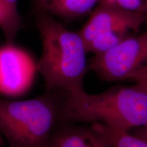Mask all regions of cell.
<instances>
[{
	"mask_svg": "<svg viewBox=\"0 0 147 147\" xmlns=\"http://www.w3.org/2000/svg\"><path fill=\"white\" fill-rule=\"evenodd\" d=\"M36 24L42 41L37 67L46 92L66 93L84 89V78L89 71L88 53L78 33L40 10H37Z\"/></svg>",
	"mask_w": 147,
	"mask_h": 147,
	"instance_id": "6da1fadb",
	"label": "cell"
},
{
	"mask_svg": "<svg viewBox=\"0 0 147 147\" xmlns=\"http://www.w3.org/2000/svg\"><path fill=\"white\" fill-rule=\"evenodd\" d=\"M102 123L124 131L147 123V93L136 83L116 86L97 94L84 89L66 93L58 124Z\"/></svg>",
	"mask_w": 147,
	"mask_h": 147,
	"instance_id": "7a4b0ae2",
	"label": "cell"
},
{
	"mask_svg": "<svg viewBox=\"0 0 147 147\" xmlns=\"http://www.w3.org/2000/svg\"><path fill=\"white\" fill-rule=\"evenodd\" d=\"M65 93L26 100H0V134L9 147H49Z\"/></svg>",
	"mask_w": 147,
	"mask_h": 147,
	"instance_id": "3957f363",
	"label": "cell"
},
{
	"mask_svg": "<svg viewBox=\"0 0 147 147\" xmlns=\"http://www.w3.org/2000/svg\"><path fill=\"white\" fill-rule=\"evenodd\" d=\"M146 65L147 31L131 35L110 50L94 55L88 61V69L104 81H121Z\"/></svg>",
	"mask_w": 147,
	"mask_h": 147,
	"instance_id": "277c9868",
	"label": "cell"
},
{
	"mask_svg": "<svg viewBox=\"0 0 147 147\" xmlns=\"http://www.w3.org/2000/svg\"><path fill=\"white\" fill-rule=\"evenodd\" d=\"M37 73V61L28 51L14 43L0 47V94L9 97L25 95Z\"/></svg>",
	"mask_w": 147,
	"mask_h": 147,
	"instance_id": "5b68a950",
	"label": "cell"
},
{
	"mask_svg": "<svg viewBox=\"0 0 147 147\" xmlns=\"http://www.w3.org/2000/svg\"><path fill=\"white\" fill-rule=\"evenodd\" d=\"M147 22V14L129 12L107 3H97L78 33L85 45L97 35L108 32H138Z\"/></svg>",
	"mask_w": 147,
	"mask_h": 147,
	"instance_id": "8992f818",
	"label": "cell"
},
{
	"mask_svg": "<svg viewBox=\"0 0 147 147\" xmlns=\"http://www.w3.org/2000/svg\"><path fill=\"white\" fill-rule=\"evenodd\" d=\"M49 147H113L90 127L74 123L57 124L51 136Z\"/></svg>",
	"mask_w": 147,
	"mask_h": 147,
	"instance_id": "52a82bcc",
	"label": "cell"
},
{
	"mask_svg": "<svg viewBox=\"0 0 147 147\" xmlns=\"http://www.w3.org/2000/svg\"><path fill=\"white\" fill-rule=\"evenodd\" d=\"M100 0H33L37 10L72 21L89 15Z\"/></svg>",
	"mask_w": 147,
	"mask_h": 147,
	"instance_id": "ba28073f",
	"label": "cell"
},
{
	"mask_svg": "<svg viewBox=\"0 0 147 147\" xmlns=\"http://www.w3.org/2000/svg\"><path fill=\"white\" fill-rule=\"evenodd\" d=\"M91 127L106 144L113 147H147V142L130 132L117 129L102 123H91Z\"/></svg>",
	"mask_w": 147,
	"mask_h": 147,
	"instance_id": "9c48e42d",
	"label": "cell"
},
{
	"mask_svg": "<svg viewBox=\"0 0 147 147\" xmlns=\"http://www.w3.org/2000/svg\"><path fill=\"white\" fill-rule=\"evenodd\" d=\"M18 0H0L5 15V25L2 29L6 43H14L22 27V20L18 9Z\"/></svg>",
	"mask_w": 147,
	"mask_h": 147,
	"instance_id": "30bf717a",
	"label": "cell"
},
{
	"mask_svg": "<svg viewBox=\"0 0 147 147\" xmlns=\"http://www.w3.org/2000/svg\"><path fill=\"white\" fill-rule=\"evenodd\" d=\"M129 32H114L104 33L97 35L91 40L86 43V50L87 53H93V55L100 54L106 52L110 49L115 47L119 43L131 36Z\"/></svg>",
	"mask_w": 147,
	"mask_h": 147,
	"instance_id": "8fae6325",
	"label": "cell"
},
{
	"mask_svg": "<svg viewBox=\"0 0 147 147\" xmlns=\"http://www.w3.org/2000/svg\"><path fill=\"white\" fill-rule=\"evenodd\" d=\"M99 2L111 3L134 13L147 14V0H100Z\"/></svg>",
	"mask_w": 147,
	"mask_h": 147,
	"instance_id": "7c38bea8",
	"label": "cell"
},
{
	"mask_svg": "<svg viewBox=\"0 0 147 147\" xmlns=\"http://www.w3.org/2000/svg\"><path fill=\"white\" fill-rule=\"evenodd\" d=\"M128 80H133L136 84H138L147 93V65L131 74L129 76Z\"/></svg>",
	"mask_w": 147,
	"mask_h": 147,
	"instance_id": "4fadbf2b",
	"label": "cell"
},
{
	"mask_svg": "<svg viewBox=\"0 0 147 147\" xmlns=\"http://www.w3.org/2000/svg\"><path fill=\"white\" fill-rule=\"evenodd\" d=\"M140 138L147 142V123L140 127L135 129L134 133L132 134Z\"/></svg>",
	"mask_w": 147,
	"mask_h": 147,
	"instance_id": "5bb4252c",
	"label": "cell"
},
{
	"mask_svg": "<svg viewBox=\"0 0 147 147\" xmlns=\"http://www.w3.org/2000/svg\"><path fill=\"white\" fill-rule=\"evenodd\" d=\"M5 25V15L3 12L2 6L0 4V28L1 30L3 29Z\"/></svg>",
	"mask_w": 147,
	"mask_h": 147,
	"instance_id": "9a60e30c",
	"label": "cell"
},
{
	"mask_svg": "<svg viewBox=\"0 0 147 147\" xmlns=\"http://www.w3.org/2000/svg\"><path fill=\"white\" fill-rule=\"evenodd\" d=\"M3 143H4V140H3L2 136L1 135V134H0V147L2 146Z\"/></svg>",
	"mask_w": 147,
	"mask_h": 147,
	"instance_id": "2e32d148",
	"label": "cell"
}]
</instances>
